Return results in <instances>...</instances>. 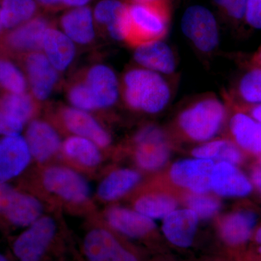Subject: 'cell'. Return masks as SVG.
<instances>
[{
  "mask_svg": "<svg viewBox=\"0 0 261 261\" xmlns=\"http://www.w3.org/2000/svg\"><path fill=\"white\" fill-rule=\"evenodd\" d=\"M128 15L124 40L128 45L140 47L161 41L166 37L169 22V9L165 0L127 4Z\"/></svg>",
  "mask_w": 261,
  "mask_h": 261,
  "instance_id": "6da1fadb",
  "label": "cell"
},
{
  "mask_svg": "<svg viewBox=\"0 0 261 261\" xmlns=\"http://www.w3.org/2000/svg\"><path fill=\"white\" fill-rule=\"evenodd\" d=\"M123 95L130 108L147 113L164 109L169 102L171 92L162 77L147 69L128 70L123 77Z\"/></svg>",
  "mask_w": 261,
  "mask_h": 261,
  "instance_id": "7a4b0ae2",
  "label": "cell"
},
{
  "mask_svg": "<svg viewBox=\"0 0 261 261\" xmlns=\"http://www.w3.org/2000/svg\"><path fill=\"white\" fill-rule=\"evenodd\" d=\"M226 116V107L217 98H202L180 113L178 126L189 140L207 142L222 128Z\"/></svg>",
  "mask_w": 261,
  "mask_h": 261,
  "instance_id": "3957f363",
  "label": "cell"
},
{
  "mask_svg": "<svg viewBox=\"0 0 261 261\" xmlns=\"http://www.w3.org/2000/svg\"><path fill=\"white\" fill-rule=\"evenodd\" d=\"M50 27L47 19L37 17L0 37V53L22 58L42 51L43 37Z\"/></svg>",
  "mask_w": 261,
  "mask_h": 261,
  "instance_id": "277c9868",
  "label": "cell"
},
{
  "mask_svg": "<svg viewBox=\"0 0 261 261\" xmlns=\"http://www.w3.org/2000/svg\"><path fill=\"white\" fill-rule=\"evenodd\" d=\"M135 159L140 168L156 171L164 166L170 158V146L162 128L149 125L135 135Z\"/></svg>",
  "mask_w": 261,
  "mask_h": 261,
  "instance_id": "5b68a950",
  "label": "cell"
},
{
  "mask_svg": "<svg viewBox=\"0 0 261 261\" xmlns=\"http://www.w3.org/2000/svg\"><path fill=\"white\" fill-rule=\"evenodd\" d=\"M184 34L202 51L214 50L219 44L217 23L210 10L200 5L187 8L181 19Z\"/></svg>",
  "mask_w": 261,
  "mask_h": 261,
  "instance_id": "8992f818",
  "label": "cell"
},
{
  "mask_svg": "<svg viewBox=\"0 0 261 261\" xmlns=\"http://www.w3.org/2000/svg\"><path fill=\"white\" fill-rule=\"evenodd\" d=\"M211 160L185 159L173 163L169 176L174 185L194 194L203 195L211 190V176L214 168Z\"/></svg>",
  "mask_w": 261,
  "mask_h": 261,
  "instance_id": "52a82bcc",
  "label": "cell"
},
{
  "mask_svg": "<svg viewBox=\"0 0 261 261\" xmlns=\"http://www.w3.org/2000/svg\"><path fill=\"white\" fill-rule=\"evenodd\" d=\"M56 226L51 218L44 217L33 223L15 240L13 251L20 261H40L54 238Z\"/></svg>",
  "mask_w": 261,
  "mask_h": 261,
  "instance_id": "ba28073f",
  "label": "cell"
},
{
  "mask_svg": "<svg viewBox=\"0 0 261 261\" xmlns=\"http://www.w3.org/2000/svg\"><path fill=\"white\" fill-rule=\"evenodd\" d=\"M20 58L33 97L37 101L45 100L58 84V70L42 51L29 53Z\"/></svg>",
  "mask_w": 261,
  "mask_h": 261,
  "instance_id": "9c48e42d",
  "label": "cell"
},
{
  "mask_svg": "<svg viewBox=\"0 0 261 261\" xmlns=\"http://www.w3.org/2000/svg\"><path fill=\"white\" fill-rule=\"evenodd\" d=\"M42 212V205L37 199L0 182V214L4 215L13 224L21 226L32 225Z\"/></svg>",
  "mask_w": 261,
  "mask_h": 261,
  "instance_id": "30bf717a",
  "label": "cell"
},
{
  "mask_svg": "<svg viewBox=\"0 0 261 261\" xmlns=\"http://www.w3.org/2000/svg\"><path fill=\"white\" fill-rule=\"evenodd\" d=\"M79 76L93 98L97 110L111 107L116 102L119 87L116 74L109 67L93 65Z\"/></svg>",
  "mask_w": 261,
  "mask_h": 261,
  "instance_id": "8fae6325",
  "label": "cell"
},
{
  "mask_svg": "<svg viewBox=\"0 0 261 261\" xmlns=\"http://www.w3.org/2000/svg\"><path fill=\"white\" fill-rule=\"evenodd\" d=\"M43 182L49 192L70 202H84L90 193L87 181L78 173L66 168H49L44 173Z\"/></svg>",
  "mask_w": 261,
  "mask_h": 261,
  "instance_id": "7c38bea8",
  "label": "cell"
},
{
  "mask_svg": "<svg viewBox=\"0 0 261 261\" xmlns=\"http://www.w3.org/2000/svg\"><path fill=\"white\" fill-rule=\"evenodd\" d=\"M253 189L250 180L236 165L227 162L215 164L211 176V190L224 197H243Z\"/></svg>",
  "mask_w": 261,
  "mask_h": 261,
  "instance_id": "4fadbf2b",
  "label": "cell"
},
{
  "mask_svg": "<svg viewBox=\"0 0 261 261\" xmlns=\"http://www.w3.org/2000/svg\"><path fill=\"white\" fill-rule=\"evenodd\" d=\"M84 248L89 261H138L104 229L90 231L84 240Z\"/></svg>",
  "mask_w": 261,
  "mask_h": 261,
  "instance_id": "5bb4252c",
  "label": "cell"
},
{
  "mask_svg": "<svg viewBox=\"0 0 261 261\" xmlns=\"http://www.w3.org/2000/svg\"><path fill=\"white\" fill-rule=\"evenodd\" d=\"M30 160L27 141L18 135L6 136L0 140V182L18 176Z\"/></svg>",
  "mask_w": 261,
  "mask_h": 261,
  "instance_id": "9a60e30c",
  "label": "cell"
},
{
  "mask_svg": "<svg viewBox=\"0 0 261 261\" xmlns=\"http://www.w3.org/2000/svg\"><path fill=\"white\" fill-rule=\"evenodd\" d=\"M198 223V216L191 209H176L164 218L163 232L175 246L187 248L193 243Z\"/></svg>",
  "mask_w": 261,
  "mask_h": 261,
  "instance_id": "2e32d148",
  "label": "cell"
},
{
  "mask_svg": "<svg viewBox=\"0 0 261 261\" xmlns=\"http://www.w3.org/2000/svg\"><path fill=\"white\" fill-rule=\"evenodd\" d=\"M63 124L72 133L92 141L99 147H107L111 137L95 119L82 110L63 107L61 110Z\"/></svg>",
  "mask_w": 261,
  "mask_h": 261,
  "instance_id": "e0dca14e",
  "label": "cell"
},
{
  "mask_svg": "<svg viewBox=\"0 0 261 261\" xmlns=\"http://www.w3.org/2000/svg\"><path fill=\"white\" fill-rule=\"evenodd\" d=\"M256 224L257 215L253 211H235L221 220L220 235L224 243L230 246H242L252 238Z\"/></svg>",
  "mask_w": 261,
  "mask_h": 261,
  "instance_id": "ac0fdd59",
  "label": "cell"
},
{
  "mask_svg": "<svg viewBox=\"0 0 261 261\" xmlns=\"http://www.w3.org/2000/svg\"><path fill=\"white\" fill-rule=\"evenodd\" d=\"M233 142L242 150L261 154V123L242 111L233 113L229 121Z\"/></svg>",
  "mask_w": 261,
  "mask_h": 261,
  "instance_id": "d6986e66",
  "label": "cell"
},
{
  "mask_svg": "<svg viewBox=\"0 0 261 261\" xmlns=\"http://www.w3.org/2000/svg\"><path fill=\"white\" fill-rule=\"evenodd\" d=\"M27 141L31 154L39 162L47 161L59 149V136L47 122L36 120L29 124Z\"/></svg>",
  "mask_w": 261,
  "mask_h": 261,
  "instance_id": "ffe728a7",
  "label": "cell"
},
{
  "mask_svg": "<svg viewBox=\"0 0 261 261\" xmlns=\"http://www.w3.org/2000/svg\"><path fill=\"white\" fill-rule=\"evenodd\" d=\"M42 51L58 71L66 70L75 54L73 41L61 31L51 27L44 33Z\"/></svg>",
  "mask_w": 261,
  "mask_h": 261,
  "instance_id": "44dd1931",
  "label": "cell"
},
{
  "mask_svg": "<svg viewBox=\"0 0 261 261\" xmlns=\"http://www.w3.org/2000/svg\"><path fill=\"white\" fill-rule=\"evenodd\" d=\"M107 219L117 231L132 238H140L154 231L155 223L152 219L137 211L123 207H113L108 211Z\"/></svg>",
  "mask_w": 261,
  "mask_h": 261,
  "instance_id": "7402d4cb",
  "label": "cell"
},
{
  "mask_svg": "<svg viewBox=\"0 0 261 261\" xmlns=\"http://www.w3.org/2000/svg\"><path fill=\"white\" fill-rule=\"evenodd\" d=\"M61 25L63 32L77 44H90L95 37L93 14L87 6L74 8L65 13L61 17Z\"/></svg>",
  "mask_w": 261,
  "mask_h": 261,
  "instance_id": "603a6c76",
  "label": "cell"
},
{
  "mask_svg": "<svg viewBox=\"0 0 261 261\" xmlns=\"http://www.w3.org/2000/svg\"><path fill=\"white\" fill-rule=\"evenodd\" d=\"M135 61L147 69L169 74L175 70L174 56L171 48L161 41L136 47Z\"/></svg>",
  "mask_w": 261,
  "mask_h": 261,
  "instance_id": "cb8c5ba5",
  "label": "cell"
},
{
  "mask_svg": "<svg viewBox=\"0 0 261 261\" xmlns=\"http://www.w3.org/2000/svg\"><path fill=\"white\" fill-rule=\"evenodd\" d=\"M93 16L99 25L106 27L111 37L123 41L127 4L118 0H102L96 5Z\"/></svg>",
  "mask_w": 261,
  "mask_h": 261,
  "instance_id": "d4e9b609",
  "label": "cell"
},
{
  "mask_svg": "<svg viewBox=\"0 0 261 261\" xmlns=\"http://www.w3.org/2000/svg\"><path fill=\"white\" fill-rule=\"evenodd\" d=\"M37 99L29 93L0 94V110L11 121L23 125L29 121L37 110Z\"/></svg>",
  "mask_w": 261,
  "mask_h": 261,
  "instance_id": "484cf974",
  "label": "cell"
},
{
  "mask_svg": "<svg viewBox=\"0 0 261 261\" xmlns=\"http://www.w3.org/2000/svg\"><path fill=\"white\" fill-rule=\"evenodd\" d=\"M192 154L197 159L227 162L236 166L244 161L243 150L233 141L228 140L207 142L192 149Z\"/></svg>",
  "mask_w": 261,
  "mask_h": 261,
  "instance_id": "4316f807",
  "label": "cell"
},
{
  "mask_svg": "<svg viewBox=\"0 0 261 261\" xmlns=\"http://www.w3.org/2000/svg\"><path fill=\"white\" fill-rule=\"evenodd\" d=\"M140 179V173L134 170H117L103 180L98 195L105 200H116L133 189Z\"/></svg>",
  "mask_w": 261,
  "mask_h": 261,
  "instance_id": "83f0119b",
  "label": "cell"
},
{
  "mask_svg": "<svg viewBox=\"0 0 261 261\" xmlns=\"http://www.w3.org/2000/svg\"><path fill=\"white\" fill-rule=\"evenodd\" d=\"M36 0H2V25L6 29H13L34 18L37 12Z\"/></svg>",
  "mask_w": 261,
  "mask_h": 261,
  "instance_id": "f1b7e54d",
  "label": "cell"
},
{
  "mask_svg": "<svg viewBox=\"0 0 261 261\" xmlns=\"http://www.w3.org/2000/svg\"><path fill=\"white\" fill-rule=\"evenodd\" d=\"M177 206V200L165 193L143 196L135 203L136 211L150 219H164L170 213L176 210Z\"/></svg>",
  "mask_w": 261,
  "mask_h": 261,
  "instance_id": "f546056e",
  "label": "cell"
},
{
  "mask_svg": "<svg viewBox=\"0 0 261 261\" xmlns=\"http://www.w3.org/2000/svg\"><path fill=\"white\" fill-rule=\"evenodd\" d=\"M96 144L84 137L75 136L67 139L63 145L65 153L87 166H94L100 162L101 154Z\"/></svg>",
  "mask_w": 261,
  "mask_h": 261,
  "instance_id": "4dcf8cb0",
  "label": "cell"
},
{
  "mask_svg": "<svg viewBox=\"0 0 261 261\" xmlns=\"http://www.w3.org/2000/svg\"><path fill=\"white\" fill-rule=\"evenodd\" d=\"M27 81L16 65L0 53V87L10 93H25L28 87Z\"/></svg>",
  "mask_w": 261,
  "mask_h": 261,
  "instance_id": "1f68e13d",
  "label": "cell"
},
{
  "mask_svg": "<svg viewBox=\"0 0 261 261\" xmlns=\"http://www.w3.org/2000/svg\"><path fill=\"white\" fill-rule=\"evenodd\" d=\"M239 99L247 105L261 103V68H255L243 75L238 84Z\"/></svg>",
  "mask_w": 261,
  "mask_h": 261,
  "instance_id": "d6a6232c",
  "label": "cell"
},
{
  "mask_svg": "<svg viewBox=\"0 0 261 261\" xmlns=\"http://www.w3.org/2000/svg\"><path fill=\"white\" fill-rule=\"evenodd\" d=\"M186 204L189 208L197 214L199 219H210L221 210V204L219 199L207 194L198 195L192 193L186 198Z\"/></svg>",
  "mask_w": 261,
  "mask_h": 261,
  "instance_id": "836d02e7",
  "label": "cell"
},
{
  "mask_svg": "<svg viewBox=\"0 0 261 261\" xmlns=\"http://www.w3.org/2000/svg\"><path fill=\"white\" fill-rule=\"evenodd\" d=\"M214 1L220 6L224 8L230 16L240 19L245 15L248 0H214Z\"/></svg>",
  "mask_w": 261,
  "mask_h": 261,
  "instance_id": "e575fe53",
  "label": "cell"
},
{
  "mask_svg": "<svg viewBox=\"0 0 261 261\" xmlns=\"http://www.w3.org/2000/svg\"><path fill=\"white\" fill-rule=\"evenodd\" d=\"M247 21L255 29H261V0H248L246 12Z\"/></svg>",
  "mask_w": 261,
  "mask_h": 261,
  "instance_id": "d590c367",
  "label": "cell"
},
{
  "mask_svg": "<svg viewBox=\"0 0 261 261\" xmlns=\"http://www.w3.org/2000/svg\"><path fill=\"white\" fill-rule=\"evenodd\" d=\"M23 125L11 121L0 110V135L6 136L18 135L21 132Z\"/></svg>",
  "mask_w": 261,
  "mask_h": 261,
  "instance_id": "8d00e7d4",
  "label": "cell"
},
{
  "mask_svg": "<svg viewBox=\"0 0 261 261\" xmlns=\"http://www.w3.org/2000/svg\"><path fill=\"white\" fill-rule=\"evenodd\" d=\"M36 1L47 8L65 6L74 8L85 6L90 0H36Z\"/></svg>",
  "mask_w": 261,
  "mask_h": 261,
  "instance_id": "74e56055",
  "label": "cell"
},
{
  "mask_svg": "<svg viewBox=\"0 0 261 261\" xmlns=\"http://www.w3.org/2000/svg\"><path fill=\"white\" fill-rule=\"evenodd\" d=\"M251 182L258 192L261 193V168L255 167L252 169L251 174Z\"/></svg>",
  "mask_w": 261,
  "mask_h": 261,
  "instance_id": "f35d334b",
  "label": "cell"
},
{
  "mask_svg": "<svg viewBox=\"0 0 261 261\" xmlns=\"http://www.w3.org/2000/svg\"><path fill=\"white\" fill-rule=\"evenodd\" d=\"M243 109L249 110L250 116L253 118L255 121L261 123V103L260 104L253 105V106H252L243 107Z\"/></svg>",
  "mask_w": 261,
  "mask_h": 261,
  "instance_id": "ab89813d",
  "label": "cell"
},
{
  "mask_svg": "<svg viewBox=\"0 0 261 261\" xmlns=\"http://www.w3.org/2000/svg\"><path fill=\"white\" fill-rule=\"evenodd\" d=\"M252 63L257 68H261V47L252 58Z\"/></svg>",
  "mask_w": 261,
  "mask_h": 261,
  "instance_id": "60d3db41",
  "label": "cell"
},
{
  "mask_svg": "<svg viewBox=\"0 0 261 261\" xmlns=\"http://www.w3.org/2000/svg\"><path fill=\"white\" fill-rule=\"evenodd\" d=\"M253 240L257 245H261V226L257 228L253 234Z\"/></svg>",
  "mask_w": 261,
  "mask_h": 261,
  "instance_id": "b9f144b4",
  "label": "cell"
},
{
  "mask_svg": "<svg viewBox=\"0 0 261 261\" xmlns=\"http://www.w3.org/2000/svg\"><path fill=\"white\" fill-rule=\"evenodd\" d=\"M254 261H261V245H259L255 249Z\"/></svg>",
  "mask_w": 261,
  "mask_h": 261,
  "instance_id": "7bdbcfd3",
  "label": "cell"
},
{
  "mask_svg": "<svg viewBox=\"0 0 261 261\" xmlns=\"http://www.w3.org/2000/svg\"><path fill=\"white\" fill-rule=\"evenodd\" d=\"M133 3H151V2L159 1V0H132Z\"/></svg>",
  "mask_w": 261,
  "mask_h": 261,
  "instance_id": "ee69618b",
  "label": "cell"
},
{
  "mask_svg": "<svg viewBox=\"0 0 261 261\" xmlns=\"http://www.w3.org/2000/svg\"><path fill=\"white\" fill-rule=\"evenodd\" d=\"M0 261H8L3 255L0 254Z\"/></svg>",
  "mask_w": 261,
  "mask_h": 261,
  "instance_id": "f6af8a7d",
  "label": "cell"
},
{
  "mask_svg": "<svg viewBox=\"0 0 261 261\" xmlns=\"http://www.w3.org/2000/svg\"><path fill=\"white\" fill-rule=\"evenodd\" d=\"M0 10H1V2H0ZM2 28H3V25H2L1 16H0V32H1Z\"/></svg>",
  "mask_w": 261,
  "mask_h": 261,
  "instance_id": "bcb514c9",
  "label": "cell"
},
{
  "mask_svg": "<svg viewBox=\"0 0 261 261\" xmlns=\"http://www.w3.org/2000/svg\"><path fill=\"white\" fill-rule=\"evenodd\" d=\"M260 158H259V163H260V167L261 168V154H260Z\"/></svg>",
  "mask_w": 261,
  "mask_h": 261,
  "instance_id": "7dc6e473",
  "label": "cell"
}]
</instances>
